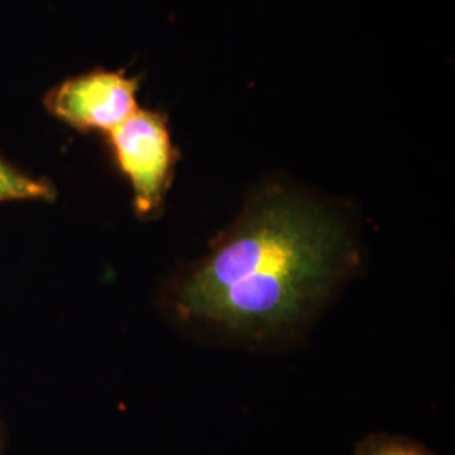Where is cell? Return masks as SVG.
<instances>
[{
  "label": "cell",
  "mask_w": 455,
  "mask_h": 455,
  "mask_svg": "<svg viewBox=\"0 0 455 455\" xmlns=\"http://www.w3.org/2000/svg\"><path fill=\"white\" fill-rule=\"evenodd\" d=\"M363 261L358 228L341 204L267 180L204 255L164 278L156 304L193 341L287 351L309 338Z\"/></svg>",
  "instance_id": "cell-1"
},
{
  "label": "cell",
  "mask_w": 455,
  "mask_h": 455,
  "mask_svg": "<svg viewBox=\"0 0 455 455\" xmlns=\"http://www.w3.org/2000/svg\"><path fill=\"white\" fill-rule=\"evenodd\" d=\"M105 142L115 169L131 186L135 216L144 221L157 220L164 212L180 159L167 115L139 107L105 135Z\"/></svg>",
  "instance_id": "cell-2"
},
{
  "label": "cell",
  "mask_w": 455,
  "mask_h": 455,
  "mask_svg": "<svg viewBox=\"0 0 455 455\" xmlns=\"http://www.w3.org/2000/svg\"><path fill=\"white\" fill-rule=\"evenodd\" d=\"M140 78L125 69L95 68L49 88L43 105L54 120L80 133H107L139 110Z\"/></svg>",
  "instance_id": "cell-3"
},
{
  "label": "cell",
  "mask_w": 455,
  "mask_h": 455,
  "mask_svg": "<svg viewBox=\"0 0 455 455\" xmlns=\"http://www.w3.org/2000/svg\"><path fill=\"white\" fill-rule=\"evenodd\" d=\"M56 196V186L48 178L26 171L0 150V204L52 203Z\"/></svg>",
  "instance_id": "cell-4"
},
{
  "label": "cell",
  "mask_w": 455,
  "mask_h": 455,
  "mask_svg": "<svg viewBox=\"0 0 455 455\" xmlns=\"http://www.w3.org/2000/svg\"><path fill=\"white\" fill-rule=\"evenodd\" d=\"M355 455H439L407 435L374 432L359 440Z\"/></svg>",
  "instance_id": "cell-5"
},
{
  "label": "cell",
  "mask_w": 455,
  "mask_h": 455,
  "mask_svg": "<svg viewBox=\"0 0 455 455\" xmlns=\"http://www.w3.org/2000/svg\"><path fill=\"white\" fill-rule=\"evenodd\" d=\"M7 443H9V434H7V425L4 419L0 417V455L7 454Z\"/></svg>",
  "instance_id": "cell-6"
}]
</instances>
